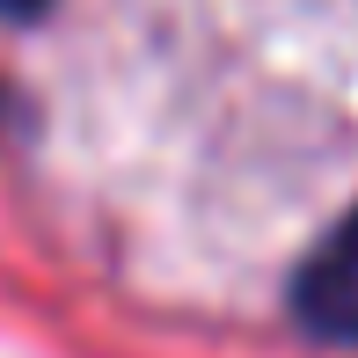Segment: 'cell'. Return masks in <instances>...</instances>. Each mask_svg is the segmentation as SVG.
I'll list each match as a JSON object with an SVG mask.
<instances>
[{"instance_id":"cell-1","label":"cell","mask_w":358,"mask_h":358,"mask_svg":"<svg viewBox=\"0 0 358 358\" xmlns=\"http://www.w3.org/2000/svg\"><path fill=\"white\" fill-rule=\"evenodd\" d=\"M292 315L329 344H358V213L322 241L292 278Z\"/></svg>"},{"instance_id":"cell-2","label":"cell","mask_w":358,"mask_h":358,"mask_svg":"<svg viewBox=\"0 0 358 358\" xmlns=\"http://www.w3.org/2000/svg\"><path fill=\"white\" fill-rule=\"evenodd\" d=\"M44 0H0V15H37Z\"/></svg>"}]
</instances>
